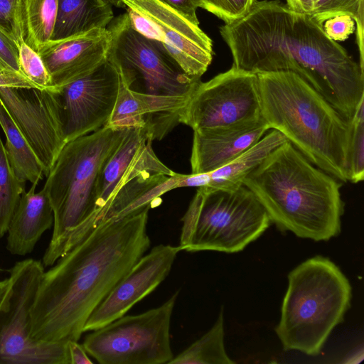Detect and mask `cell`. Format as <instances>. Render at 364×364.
<instances>
[{
	"instance_id": "1",
	"label": "cell",
	"mask_w": 364,
	"mask_h": 364,
	"mask_svg": "<svg viewBox=\"0 0 364 364\" xmlns=\"http://www.w3.org/2000/svg\"><path fill=\"white\" fill-rule=\"evenodd\" d=\"M232 65L255 73L292 72L349 122L364 98V70L311 15L279 0H255L242 18L220 28Z\"/></svg>"
},
{
	"instance_id": "2",
	"label": "cell",
	"mask_w": 364,
	"mask_h": 364,
	"mask_svg": "<svg viewBox=\"0 0 364 364\" xmlns=\"http://www.w3.org/2000/svg\"><path fill=\"white\" fill-rule=\"evenodd\" d=\"M151 208L98 225L44 272L31 310L34 341H78L93 311L149 248Z\"/></svg>"
},
{
	"instance_id": "3",
	"label": "cell",
	"mask_w": 364,
	"mask_h": 364,
	"mask_svg": "<svg viewBox=\"0 0 364 364\" xmlns=\"http://www.w3.org/2000/svg\"><path fill=\"white\" fill-rule=\"evenodd\" d=\"M243 185L283 232L314 241L328 240L341 232L344 212L341 183L288 141L272 151Z\"/></svg>"
},
{
	"instance_id": "4",
	"label": "cell",
	"mask_w": 364,
	"mask_h": 364,
	"mask_svg": "<svg viewBox=\"0 0 364 364\" xmlns=\"http://www.w3.org/2000/svg\"><path fill=\"white\" fill-rule=\"evenodd\" d=\"M262 117L311 164L348 181L350 125L313 87L292 72L257 73Z\"/></svg>"
},
{
	"instance_id": "5",
	"label": "cell",
	"mask_w": 364,
	"mask_h": 364,
	"mask_svg": "<svg viewBox=\"0 0 364 364\" xmlns=\"http://www.w3.org/2000/svg\"><path fill=\"white\" fill-rule=\"evenodd\" d=\"M128 129L106 125L66 142L60 150L43 187L54 215L52 236L43 257L44 267L52 266L73 246L94 215L100 172Z\"/></svg>"
},
{
	"instance_id": "6",
	"label": "cell",
	"mask_w": 364,
	"mask_h": 364,
	"mask_svg": "<svg viewBox=\"0 0 364 364\" xmlns=\"http://www.w3.org/2000/svg\"><path fill=\"white\" fill-rule=\"evenodd\" d=\"M348 278L331 259L317 255L288 274L275 332L285 350L318 355L350 305Z\"/></svg>"
},
{
	"instance_id": "7",
	"label": "cell",
	"mask_w": 364,
	"mask_h": 364,
	"mask_svg": "<svg viewBox=\"0 0 364 364\" xmlns=\"http://www.w3.org/2000/svg\"><path fill=\"white\" fill-rule=\"evenodd\" d=\"M181 221L178 247L191 252L242 251L271 224L264 207L244 185L210 192L198 188Z\"/></svg>"
},
{
	"instance_id": "8",
	"label": "cell",
	"mask_w": 364,
	"mask_h": 364,
	"mask_svg": "<svg viewBox=\"0 0 364 364\" xmlns=\"http://www.w3.org/2000/svg\"><path fill=\"white\" fill-rule=\"evenodd\" d=\"M107 28L112 36L108 60L128 89L189 98L200 78L184 72L159 43L133 29L126 13L113 18Z\"/></svg>"
},
{
	"instance_id": "9",
	"label": "cell",
	"mask_w": 364,
	"mask_h": 364,
	"mask_svg": "<svg viewBox=\"0 0 364 364\" xmlns=\"http://www.w3.org/2000/svg\"><path fill=\"white\" fill-rule=\"evenodd\" d=\"M178 291L159 307L123 316L87 335L82 346L101 364H162L173 358L170 325Z\"/></svg>"
},
{
	"instance_id": "10",
	"label": "cell",
	"mask_w": 364,
	"mask_h": 364,
	"mask_svg": "<svg viewBox=\"0 0 364 364\" xmlns=\"http://www.w3.org/2000/svg\"><path fill=\"white\" fill-rule=\"evenodd\" d=\"M44 272L43 263L31 258L9 270V305L0 311V364H70L68 342L39 343L30 335L31 310Z\"/></svg>"
},
{
	"instance_id": "11",
	"label": "cell",
	"mask_w": 364,
	"mask_h": 364,
	"mask_svg": "<svg viewBox=\"0 0 364 364\" xmlns=\"http://www.w3.org/2000/svg\"><path fill=\"white\" fill-rule=\"evenodd\" d=\"M262 119L257 74L232 65L198 82L188 100L181 123L195 131L231 129Z\"/></svg>"
},
{
	"instance_id": "12",
	"label": "cell",
	"mask_w": 364,
	"mask_h": 364,
	"mask_svg": "<svg viewBox=\"0 0 364 364\" xmlns=\"http://www.w3.org/2000/svg\"><path fill=\"white\" fill-rule=\"evenodd\" d=\"M130 26L162 45L189 75L200 78L210 65L213 42L198 24L159 0H122Z\"/></svg>"
},
{
	"instance_id": "13",
	"label": "cell",
	"mask_w": 364,
	"mask_h": 364,
	"mask_svg": "<svg viewBox=\"0 0 364 364\" xmlns=\"http://www.w3.org/2000/svg\"><path fill=\"white\" fill-rule=\"evenodd\" d=\"M119 82L117 68L107 59L89 75L55 89L65 143L107 124L117 102Z\"/></svg>"
},
{
	"instance_id": "14",
	"label": "cell",
	"mask_w": 364,
	"mask_h": 364,
	"mask_svg": "<svg viewBox=\"0 0 364 364\" xmlns=\"http://www.w3.org/2000/svg\"><path fill=\"white\" fill-rule=\"evenodd\" d=\"M180 251L178 246L161 244L144 255L93 311L84 332L97 329L123 316L152 292L168 275Z\"/></svg>"
},
{
	"instance_id": "15",
	"label": "cell",
	"mask_w": 364,
	"mask_h": 364,
	"mask_svg": "<svg viewBox=\"0 0 364 364\" xmlns=\"http://www.w3.org/2000/svg\"><path fill=\"white\" fill-rule=\"evenodd\" d=\"M153 141L145 129L129 128L120 145L100 172L95 187L96 210L91 220L117 191L139 176L146 173L175 174L155 154ZM91 220L80 231L75 243L82 240Z\"/></svg>"
},
{
	"instance_id": "16",
	"label": "cell",
	"mask_w": 364,
	"mask_h": 364,
	"mask_svg": "<svg viewBox=\"0 0 364 364\" xmlns=\"http://www.w3.org/2000/svg\"><path fill=\"white\" fill-rule=\"evenodd\" d=\"M112 36L107 28L92 29L58 41L38 50L53 88L82 78L108 59Z\"/></svg>"
},
{
	"instance_id": "17",
	"label": "cell",
	"mask_w": 364,
	"mask_h": 364,
	"mask_svg": "<svg viewBox=\"0 0 364 364\" xmlns=\"http://www.w3.org/2000/svg\"><path fill=\"white\" fill-rule=\"evenodd\" d=\"M120 78V77H119ZM188 98L143 94L128 89L120 80L117 102L107 125L141 127L153 140H161L181 118Z\"/></svg>"
},
{
	"instance_id": "18",
	"label": "cell",
	"mask_w": 364,
	"mask_h": 364,
	"mask_svg": "<svg viewBox=\"0 0 364 364\" xmlns=\"http://www.w3.org/2000/svg\"><path fill=\"white\" fill-rule=\"evenodd\" d=\"M269 130L262 119L231 129L193 131L191 173L210 172L230 163L255 145Z\"/></svg>"
},
{
	"instance_id": "19",
	"label": "cell",
	"mask_w": 364,
	"mask_h": 364,
	"mask_svg": "<svg viewBox=\"0 0 364 364\" xmlns=\"http://www.w3.org/2000/svg\"><path fill=\"white\" fill-rule=\"evenodd\" d=\"M38 183L21 195L8 230L6 249L12 255L31 253L42 235L54 223L53 208L46 191L36 192Z\"/></svg>"
},
{
	"instance_id": "20",
	"label": "cell",
	"mask_w": 364,
	"mask_h": 364,
	"mask_svg": "<svg viewBox=\"0 0 364 364\" xmlns=\"http://www.w3.org/2000/svg\"><path fill=\"white\" fill-rule=\"evenodd\" d=\"M270 129L255 145L230 163L210 172L182 174L178 188L198 187L205 192L230 190L243 185L246 176L274 149L287 141Z\"/></svg>"
},
{
	"instance_id": "21",
	"label": "cell",
	"mask_w": 364,
	"mask_h": 364,
	"mask_svg": "<svg viewBox=\"0 0 364 364\" xmlns=\"http://www.w3.org/2000/svg\"><path fill=\"white\" fill-rule=\"evenodd\" d=\"M112 7L102 0H58L51 41L65 39L95 28H107L114 18Z\"/></svg>"
},
{
	"instance_id": "22",
	"label": "cell",
	"mask_w": 364,
	"mask_h": 364,
	"mask_svg": "<svg viewBox=\"0 0 364 364\" xmlns=\"http://www.w3.org/2000/svg\"><path fill=\"white\" fill-rule=\"evenodd\" d=\"M58 0H18L16 19L21 40L35 51L51 41Z\"/></svg>"
},
{
	"instance_id": "23",
	"label": "cell",
	"mask_w": 364,
	"mask_h": 364,
	"mask_svg": "<svg viewBox=\"0 0 364 364\" xmlns=\"http://www.w3.org/2000/svg\"><path fill=\"white\" fill-rule=\"evenodd\" d=\"M0 126L6 136L7 157L15 174L23 182L38 183L45 176L44 168L1 100Z\"/></svg>"
},
{
	"instance_id": "24",
	"label": "cell",
	"mask_w": 364,
	"mask_h": 364,
	"mask_svg": "<svg viewBox=\"0 0 364 364\" xmlns=\"http://www.w3.org/2000/svg\"><path fill=\"white\" fill-rule=\"evenodd\" d=\"M224 316L221 308L211 328L181 353L173 357L168 364H232L224 343Z\"/></svg>"
},
{
	"instance_id": "25",
	"label": "cell",
	"mask_w": 364,
	"mask_h": 364,
	"mask_svg": "<svg viewBox=\"0 0 364 364\" xmlns=\"http://www.w3.org/2000/svg\"><path fill=\"white\" fill-rule=\"evenodd\" d=\"M25 183L15 174L0 138V239L6 233Z\"/></svg>"
},
{
	"instance_id": "26",
	"label": "cell",
	"mask_w": 364,
	"mask_h": 364,
	"mask_svg": "<svg viewBox=\"0 0 364 364\" xmlns=\"http://www.w3.org/2000/svg\"><path fill=\"white\" fill-rule=\"evenodd\" d=\"M363 1L364 0H316L315 6L311 15L316 21L323 25L328 18L338 15H349L356 25V38L360 50V65L363 63Z\"/></svg>"
},
{
	"instance_id": "27",
	"label": "cell",
	"mask_w": 364,
	"mask_h": 364,
	"mask_svg": "<svg viewBox=\"0 0 364 364\" xmlns=\"http://www.w3.org/2000/svg\"><path fill=\"white\" fill-rule=\"evenodd\" d=\"M348 181L358 183L364 178V98L349 121Z\"/></svg>"
},
{
	"instance_id": "28",
	"label": "cell",
	"mask_w": 364,
	"mask_h": 364,
	"mask_svg": "<svg viewBox=\"0 0 364 364\" xmlns=\"http://www.w3.org/2000/svg\"><path fill=\"white\" fill-rule=\"evenodd\" d=\"M18 43L21 74L38 88L55 90L52 87L50 75L38 53L22 40L18 41Z\"/></svg>"
},
{
	"instance_id": "29",
	"label": "cell",
	"mask_w": 364,
	"mask_h": 364,
	"mask_svg": "<svg viewBox=\"0 0 364 364\" xmlns=\"http://www.w3.org/2000/svg\"><path fill=\"white\" fill-rule=\"evenodd\" d=\"M200 8L205 9L230 23L244 16L250 9L255 0H198Z\"/></svg>"
},
{
	"instance_id": "30",
	"label": "cell",
	"mask_w": 364,
	"mask_h": 364,
	"mask_svg": "<svg viewBox=\"0 0 364 364\" xmlns=\"http://www.w3.org/2000/svg\"><path fill=\"white\" fill-rule=\"evenodd\" d=\"M355 28L354 19L349 15H338L326 19L323 23L326 35L334 41H343Z\"/></svg>"
},
{
	"instance_id": "31",
	"label": "cell",
	"mask_w": 364,
	"mask_h": 364,
	"mask_svg": "<svg viewBox=\"0 0 364 364\" xmlns=\"http://www.w3.org/2000/svg\"><path fill=\"white\" fill-rule=\"evenodd\" d=\"M0 60L11 70L21 74L18 61V41L1 28H0Z\"/></svg>"
},
{
	"instance_id": "32",
	"label": "cell",
	"mask_w": 364,
	"mask_h": 364,
	"mask_svg": "<svg viewBox=\"0 0 364 364\" xmlns=\"http://www.w3.org/2000/svg\"><path fill=\"white\" fill-rule=\"evenodd\" d=\"M18 0H0V28L15 38L21 40L16 19Z\"/></svg>"
},
{
	"instance_id": "33",
	"label": "cell",
	"mask_w": 364,
	"mask_h": 364,
	"mask_svg": "<svg viewBox=\"0 0 364 364\" xmlns=\"http://www.w3.org/2000/svg\"><path fill=\"white\" fill-rule=\"evenodd\" d=\"M160 1L171 6L191 22L199 25L196 11L200 7L198 0H159Z\"/></svg>"
},
{
	"instance_id": "34",
	"label": "cell",
	"mask_w": 364,
	"mask_h": 364,
	"mask_svg": "<svg viewBox=\"0 0 364 364\" xmlns=\"http://www.w3.org/2000/svg\"><path fill=\"white\" fill-rule=\"evenodd\" d=\"M0 85L34 87V85L25 76L9 68L1 60Z\"/></svg>"
},
{
	"instance_id": "35",
	"label": "cell",
	"mask_w": 364,
	"mask_h": 364,
	"mask_svg": "<svg viewBox=\"0 0 364 364\" xmlns=\"http://www.w3.org/2000/svg\"><path fill=\"white\" fill-rule=\"evenodd\" d=\"M70 364H92L82 344L76 341H68Z\"/></svg>"
},
{
	"instance_id": "36",
	"label": "cell",
	"mask_w": 364,
	"mask_h": 364,
	"mask_svg": "<svg viewBox=\"0 0 364 364\" xmlns=\"http://www.w3.org/2000/svg\"><path fill=\"white\" fill-rule=\"evenodd\" d=\"M316 0H287V6L292 11L300 14L311 15Z\"/></svg>"
},
{
	"instance_id": "37",
	"label": "cell",
	"mask_w": 364,
	"mask_h": 364,
	"mask_svg": "<svg viewBox=\"0 0 364 364\" xmlns=\"http://www.w3.org/2000/svg\"><path fill=\"white\" fill-rule=\"evenodd\" d=\"M12 292V279L9 276L0 281V311L5 310L9 305Z\"/></svg>"
},
{
	"instance_id": "38",
	"label": "cell",
	"mask_w": 364,
	"mask_h": 364,
	"mask_svg": "<svg viewBox=\"0 0 364 364\" xmlns=\"http://www.w3.org/2000/svg\"><path fill=\"white\" fill-rule=\"evenodd\" d=\"M106 4L111 6H116L118 8L124 7L122 0H102Z\"/></svg>"
}]
</instances>
